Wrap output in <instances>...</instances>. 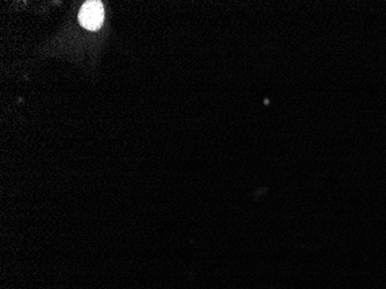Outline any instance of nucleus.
Listing matches in <instances>:
<instances>
[{
    "label": "nucleus",
    "instance_id": "obj_1",
    "mask_svg": "<svg viewBox=\"0 0 386 289\" xmlns=\"http://www.w3.org/2000/svg\"><path fill=\"white\" fill-rule=\"evenodd\" d=\"M105 20V7L101 1H87L79 13V21L86 29L96 30L102 26Z\"/></svg>",
    "mask_w": 386,
    "mask_h": 289
}]
</instances>
